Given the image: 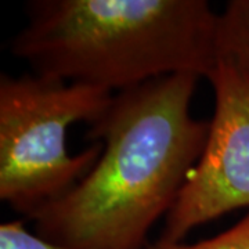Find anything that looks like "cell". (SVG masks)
Listing matches in <instances>:
<instances>
[{"label":"cell","mask_w":249,"mask_h":249,"mask_svg":"<svg viewBox=\"0 0 249 249\" xmlns=\"http://www.w3.org/2000/svg\"><path fill=\"white\" fill-rule=\"evenodd\" d=\"M176 73L112 96L89 124L103 142L89 173L28 219L45 240L72 249H142L151 227L176 204L206 145L209 122L190 106L198 80Z\"/></svg>","instance_id":"obj_1"},{"label":"cell","mask_w":249,"mask_h":249,"mask_svg":"<svg viewBox=\"0 0 249 249\" xmlns=\"http://www.w3.org/2000/svg\"><path fill=\"white\" fill-rule=\"evenodd\" d=\"M10 52L32 73L119 93L157 78H206L217 18L206 0H31Z\"/></svg>","instance_id":"obj_2"},{"label":"cell","mask_w":249,"mask_h":249,"mask_svg":"<svg viewBox=\"0 0 249 249\" xmlns=\"http://www.w3.org/2000/svg\"><path fill=\"white\" fill-rule=\"evenodd\" d=\"M107 90L25 73L0 75V198L29 217L60 199L96 165L103 142L68 154L67 129L108 107Z\"/></svg>","instance_id":"obj_3"},{"label":"cell","mask_w":249,"mask_h":249,"mask_svg":"<svg viewBox=\"0 0 249 249\" xmlns=\"http://www.w3.org/2000/svg\"><path fill=\"white\" fill-rule=\"evenodd\" d=\"M206 79L214 94L206 145L157 242H181L198 226L249 208V70L217 55Z\"/></svg>","instance_id":"obj_4"},{"label":"cell","mask_w":249,"mask_h":249,"mask_svg":"<svg viewBox=\"0 0 249 249\" xmlns=\"http://www.w3.org/2000/svg\"><path fill=\"white\" fill-rule=\"evenodd\" d=\"M217 55H229L249 70V0H230L217 18Z\"/></svg>","instance_id":"obj_5"},{"label":"cell","mask_w":249,"mask_h":249,"mask_svg":"<svg viewBox=\"0 0 249 249\" xmlns=\"http://www.w3.org/2000/svg\"><path fill=\"white\" fill-rule=\"evenodd\" d=\"M148 249H249V212L229 230L193 245L155 242Z\"/></svg>","instance_id":"obj_6"},{"label":"cell","mask_w":249,"mask_h":249,"mask_svg":"<svg viewBox=\"0 0 249 249\" xmlns=\"http://www.w3.org/2000/svg\"><path fill=\"white\" fill-rule=\"evenodd\" d=\"M0 249H72L54 244L39 237L37 234H31L25 230L24 222L3 223L0 226Z\"/></svg>","instance_id":"obj_7"}]
</instances>
